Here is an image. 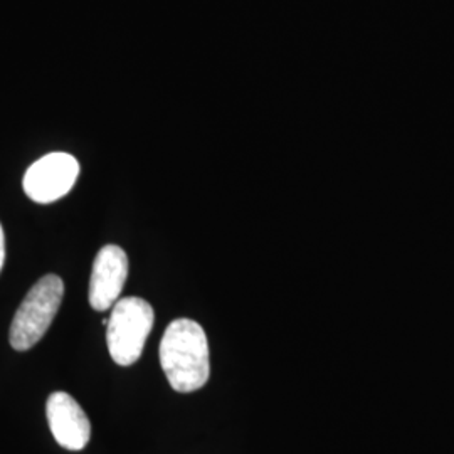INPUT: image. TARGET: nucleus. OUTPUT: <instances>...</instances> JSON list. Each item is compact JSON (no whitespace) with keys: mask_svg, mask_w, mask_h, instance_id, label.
Instances as JSON below:
<instances>
[{"mask_svg":"<svg viewBox=\"0 0 454 454\" xmlns=\"http://www.w3.org/2000/svg\"><path fill=\"white\" fill-rule=\"evenodd\" d=\"M159 356L172 389L187 394L207 384L211 375L209 343L204 328L194 320L179 318L168 325Z\"/></svg>","mask_w":454,"mask_h":454,"instance_id":"1","label":"nucleus"},{"mask_svg":"<svg viewBox=\"0 0 454 454\" xmlns=\"http://www.w3.org/2000/svg\"><path fill=\"white\" fill-rule=\"evenodd\" d=\"M65 296V283L58 275L41 278L26 294L11 325L9 340L17 352L33 348L44 337Z\"/></svg>","mask_w":454,"mask_h":454,"instance_id":"2","label":"nucleus"},{"mask_svg":"<svg viewBox=\"0 0 454 454\" xmlns=\"http://www.w3.org/2000/svg\"><path fill=\"white\" fill-rule=\"evenodd\" d=\"M155 313L144 298L127 296L114 303L106 325V341L114 364L129 367L142 357Z\"/></svg>","mask_w":454,"mask_h":454,"instance_id":"3","label":"nucleus"},{"mask_svg":"<svg viewBox=\"0 0 454 454\" xmlns=\"http://www.w3.org/2000/svg\"><path fill=\"white\" fill-rule=\"evenodd\" d=\"M80 177V162L65 152L48 153L27 168L22 185L37 204H51L69 194Z\"/></svg>","mask_w":454,"mask_h":454,"instance_id":"4","label":"nucleus"},{"mask_svg":"<svg viewBox=\"0 0 454 454\" xmlns=\"http://www.w3.org/2000/svg\"><path fill=\"white\" fill-rule=\"evenodd\" d=\"M129 276V256L114 244L99 249L90 279V305L97 311L114 307Z\"/></svg>","mask_w":454,"mask_h":454,"instance_id":"5","label":"nucleus"},{"mask_svg":"<svg viewBox=\"0 0 454 454\" xmlns=\"http://www.w3.org/2000/svg\"><path fill=\"white\" fill-rule=\"evenodd\" d=\"M49 429L61 448L69 451H82L91 438V424L67 392H52L46 404Z\"/></svg>","mask_w":454,"mask_h":454,"instance_id":"6","label":"nucleus"},{"mask_svg":"<svg viewBox=\"0 0 454 454\" xmlns=\"http://www.w3.org/2000/svg\"><path fill=\"white\" fill-rule=\"evenodd\" d=\"M4 261H5V238H4V229L0 224V271H2Z\"/></svg>","mask_w":454,"mask_h":454,"instance_id":"7","label":"nucleus"}]
</instances>
